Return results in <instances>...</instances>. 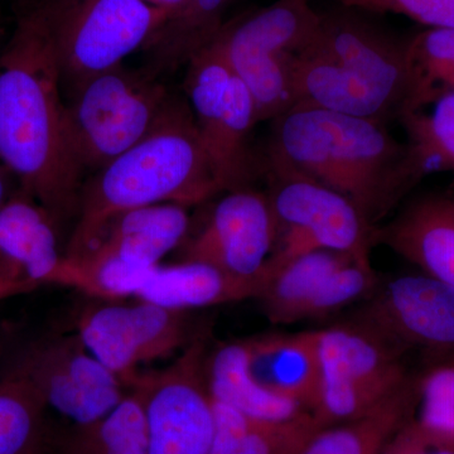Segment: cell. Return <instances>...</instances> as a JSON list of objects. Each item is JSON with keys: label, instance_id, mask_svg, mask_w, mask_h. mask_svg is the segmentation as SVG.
<instances>
[{"label": "cell", "instance_id": "14", "mask_svg": "<svg viewBox=\"0 0 454 454\" xmlns=\"http://www.w3.org/2000/svg\"><path fill=\"white\" fill-rule=\"evenodd\" d=\"M277 239L278 223L267 192L245 187L227 191L202 226L190 231L176 253L177 262H203L230 276L262 280L267 286L265 267Z\"/></svg>", "mask_w": 454, "mask_h": 454}, {"label": "cell", "instance_id": "27", "mask_svg": "<svg viewBox=\"0 0 454 454\" xmlns=\"http://www.w3.org/2000/svg\"><path fill=\"white\" fill-rule=\"evenodd\" d=\"M406 80L400 116L454 94V28H428L406 42Z\"/></svg>", "mask_w": 454, "mask_h": 454}, {"label": "cell", "instance_id": "12", "mask_svg": "<svg viewBox=\"0 0 454 454\" xmlns=\"http://www.w3.org/2000/svg\"><path fill=\"white\" fill-rule=\"evenodd\" d=\"M7 372L28 382L47 409L70 424L97 422L112 413L129 394L77 334L33 340L12 361Z\"/></svg>", "mask_w": 454, "mask_h": 454}, {"label": "cell", "instance_id": "6", "mask_svg": "<svg viewBox=\"0 0 454 454\" xmlns=\"http://www.w3.org/2000/svg\"><path fill=\"white\" fill-rule=\"evenodd\" d=\"M321 20L310 0H277L269 7L225 22L215 43L255 101L259 122L279 118L294 106L293 59Z\"/></svg>", "mask_w": 454, "mask_h": 454}, {"label": "cell", "instance_id": "25", "mask_svg": "<svg viewBox=\"0 0 454 454\" xmlns=\"http://www.w3.org/2000/svg\"><path fill=\"white\" fill-rule=\"evenodd\" d=\"M47 454H146L145 409L138 394H129L97 422L51 430Z\"/></svg>", "mask_w": 454, "mask_h": 454}, {"label": "cell", "instance_id": "29", "mask_svg": "<svg viewBox=\"0 0 454 454\" xmlns=\"http://www.w3.org/2000/svg\"><path fill=\"white\" fill-rule=\"evenodd\" d=\"M399 121L424 175L454 170V94L444 95L418 112L404 114Z\"/></svg>", "mask_w": 454, "mask_h": 454}, {"label": "cell", "instance_id": "2", "mask_svg": "<svg viewBox=\"0 0 454 454\" xmlns=\"http://www.w3.org/2000/svg\"><path fill=\"white\" fill-rule=\"evenodd\" d=\"M267 154L345 196L372 227L426 176L385 122L315 106L274 119Z\"/></svg>", "mask_w": 454, "mask_h": 454}, {"label": "cell", "instance_id": "23", "mask_svg": "<svg viewBox=\"0 0 454 454\" xmlns=\"http://www.w3.org/2000/svg\"><path fill=\"white\" fill-rule=\"evenodd\" d=\"M417 381L372 413L317 430L298 454H380L390 439L413 418Z\"/></svg>", "mask_w": 454, "mask_h": 454}, {"label": "cell", "instance_id": "24", "mask_svg": "<svg viewBox=\"0 0 454 454\" xmlns=\"http://www.w3.org/2000/svg\"><path fill=\"white\" fill-rule=\"evenodd\" d=\"M232 0H188L168 18L145 46V67L163 77L190 62L207 47L225 25L223 16Z\"/></svg>", "mask_w": 454, "mask_h": 454}, {"label": "cell", "instance_id": "32", "mask_svg": "<svg viewBox=\"0 0 454 454\" xmlns=\"http://www.w3.org/2000/svg\"><path fill=\"white\" fill-rule=\"evenodd\" d=\"M380 454H454V448L443 446L427 437L411 418L390 439Z\"/></svg>", "mask_w": 454, "mask_h": 454}, {"label": "cell", "instance_id": "4", "mask_svg": "<svg viewBox=\"0 0 454 454\" xmlns=\"http://www.w3.org/2000/svg\"><path fill=\"white\" fill-rule=\"evenodd\" d=\"M406 42L357 9L321 14L315 35L293 59L294 106L381 122L399 119L408 88Z\"/></svg>", "mask_w": 454, "mask_h": 454}, {"label": "cell", "instance_id": "31", "mask_svg": "<svg viewBox=\"0 0 454 454\" xmlns=\"http://www.w3.org/2000/svg\"><path fill=\"white\" fill-rule=\"evenodd\" d=\"M340 5L372 13L402 14L428 28H454V0H339Z\"/></svg>", "mask_w": 454, "mask_h": 454}, {"label": "cell", "instance_id": "7", "mask_svg": "<svg viewBox=\"0 0 454 454\" xmlns=\"http://www.w3.org/2000/svg\"><path fill=\"white\" fill-rule=\"evenodd\" d=\"M49 22L62 92L124 64L168 20L142 0H41Z\"/></svg>", "mask_w": 454, "mask_h": 454}, {"label": "cell", "instance_id": "30", "mask_svg": "<svg viewBox=\"0 0 454 454\" xmlns=\"http://www.w3.org/2000/svg\"><path fill=\"white\" fill-rule=\"evenodd\" d=\"M413 422L427 437L454 448V360L418 379Z\"/></svg>", "mask_w": 454, "mask_h": 454}, {"label": "cell", "instance_id": "28", "mask_svg": "<svg viewBox=\"0 0 454 454\" xmlns=\"http://www.w3.org/2000/svg\"><path fill=\"white\" fill-rule=\"evenodd\" d=\"M47 411L28 382L5 372L0 380V454H46Z\"/></svg>", "mask_w": 454, "mask_h": 454}, {"label": "cell", "instance_id": "20", "mask_svg": "<svg viewBox=\"0 0 454 454\" xmlns=\"http://www.w3.org/2000/svg\"><path fill=\"white\" fill-rule=\"evenodd\" d=\"M264 286L262 280L230 276L203 262H176L152 269L136 300L190 312L259 298Z\"/></svg>", "mask_w": 454, "mask_h": 454}, {"label": "cell", "instance_id": "21", "mask_svg": "<svg viewBox=\"0 0 454 454\" xmlns=\"http://www.w3.org/2000/svg\"><path fill=\"white\" fill-rule=\"evenodd\" d=\"M206 381L214 402L231 406L249 417L291 420L312 414L303 406L264 389L249 366L247 340L223 343L206 358Z\"/></svg>", "mask_w": 454, "mask_h": 454}, {"label": "cell", "instance_id": "9", "mask_svg": "<svg viewBox=\"0 0 454 454\" xmlns=\"http://www.w3.org/2000/svg\"><path fill=\"white\" fill-rule=\"evenodd\" d=\"M184 94L221 191L252 187L258 172L252 146L255 101L215 42L186 65Z\"/></svg>", "mask_w": 454, "mask_h": 454}, {"label": "cell", "instance_id": "5", "mask_svg": "<svg viewBox=\"0 0 454 454\" xmlns=\"http://www.w3.org/2000/svg\"><path fill=\"white\" fill-rule=\"evenodd\" d=\"M175 95L148 68L124 64L90 77L66 101L68 139L83 177L137 145L162 118Z\"/></svg>", "mask_w": 454, "mask_h": 454}, {"label": "cell", "instance_id": "16", "mask_svg": "<svg viewBox=\"0 0 454 454\" xmlns=\"http://www.w3.org/2000/svg\"><path fill=\"white\" fill-rule=\"evenodd\" d=\"M62 227L20 191L0 208V303L43 286H68L71 262Z\"/></svg>", "mask_w": 454, "mask_h": 454}, {"label": "cell", "instance_id": "17", "mask_svg": "<svg viewBox=\"0 0 454 454\" xmlns=\"http://www.w3.org/2000/svg\"><path fill=\"white\" fill-rule=\"evenodd\" d=\"M188 210L178 203H158L119 215L85 255L118 260L139 269L157 267L168 254L177 252L190 234Z\"/></svg>", "mask_w": 454, "mask_h": 454}, {"label": "cell", "instance_id": "36", "mask_svg": "<svg viewBox=\"0 0 454 454\" xmlns=\"http://www.w3.org/2000/svg\"><path fill=\"white\" fill-rule=\"evenodd\" d=\"M452 203H453V210H454V200H452Z\"/></svg>", "mask_w": 454, "mask_h": 454}, {"label": "cell", "instance_id": "33", "mask_svg": "<svg viewBox=\"0 0 454 454\" xmlns=\"http://www.w3.org/2000/svg\"><path fill=\"white\" fill-rule=\"evenodd\" d=\"M17 190L16 179L0 164V208L5 205V202L13 196Z\"/></svg>", "mask_w": 454, "mask_h": 454}, {"label": "cell", "instance_id": "1", "mask_svg": "<svg viewBox=\"0 0 454 454\" xmlns=\"http://www.w3.org/2000/svg\"><path fill=\"white\" fill-rule=\"evenodd\" d=\"M0 164L64 227L85 177L74 160L61 76L42 2L18 18L0 53Z\"/></svg>", "mask_w": 454, "mask_h": 454}, {"label": "cell", "instance_id": "11", "mask_svg": "<svg viewBox=\"0 0 454 454\" xmlns=\"http://www.w3.org/2000/svg\"><path fill=\"white\" fill-rule=\"evenodd\" d=\"M207 355L199 336L169 366L137 372L127 381L145 409L146 454H210L215 418L206 381Z\"/></svg>", "mask_w": 454, "mask_h": 454}, {"label": "cell", "instance_id": "8", "mask_svg": "<svg viewBox=\"0 0 454 454\" xmlns=\"http://www.w3.org/2000/svg\"><path fill=\"white\" fill-rule=\"evenodd\" d=\"M317 333L322 378L313 417L322 427L372 413L414 380L404 352L356 318Z\"/></svg>", "mask_w": 454, "mask_h": 454}, {"label": "cell", "instance_id": "35", "mask_svg": "<svg viewBox=\"0 0 454 454\" xmlns=\"http://www.w3.org/2000/svg\"><path fill=\"white\" fill-rule=\"evenodd\" d=\"M9 345V333L4 327L0 325V364L4 360L5 355H7V349Z\"/></svg>", "mask_w": 454, "mask_h": 454}, {"label": "cell", "instance_id": "3", "mask_svg": "<svg viewBox=\"0 0 454 454\" xmlns=\"http://www.w3.org/2000/svg\"><path fill=\"white\" fill-rule=\"evenodd\" d=\"M220 192L186 98L175 95L148 136L83 181L66 256L82 258L125 212L158 203L192 207Z\"/></svg>", "mask_w": 454, "mask_h": 454}, {"label": "cell", "instance_id": "19", "mask_svg": "<svg viewBox=\"0 0 454 454\" xmlns=\"http://www.w3.org/2000/svg\"><path fill=\"white\" fill-rule=\"evenodd\" d=\"M247 345L255 380L313 414L322 378L317 331L264 334L247 340Z\"/></svg>", "mask_w": 454, "mask_h": 454}, {"label": "cell", "instance_id": "18", "mask_svg": "<svg viewBox=\"0 0 454 454\" xmlns=\"http://www.w3.org/2000/svg\"><path fill=\"white\" fill-rule=\"evenodd\" d=\"M373 241L454 288L452 200L430 197L413 203L387 225L376 227Z\"/></svg>", "mask_w": 454, "mask_h": 454}, {"label": "cell", "instance_id": "34", "mask_svg": "<svg viewBox=\"0 0 454 454\" xmlns=\"http://www.w3.org/2000/svg\"><path fill=\"white\" fill-rule=\"evenodd\" d=\"M142 2L151 5V7L162 9L169 14L168 18H170L181 12L188 0H142Z\"/></svg>", "mask_w": 454, "mask_h": 454}, {"label": "cell", "instance_id": "13", "mask_svg": "<svg viewBox=\"0 0 454 454\" xmlns=\"http://www.w3.org/2000/svg\"><path fill=\"white\" fill-rule=\"evenodd\" d=\"M187 313L140 300L104 301L85 307L74 325L90 354L127 385L140 364L184 351L199 337L192 336Z\"/></svg>", "mask_w": 454, "mask_h": 454}, {"label": "cell", "instance_id": "10", "mask_svg": "<svg viewBox=\"0 0 454 454\" xmlns=\"http://www.w3.org/2000/svg\"><path fill=\"white\" fill-rule=\"evenodd\" d=\"M264 172L278 241L289 253L327 249L370 262L376 227L354 203L271 155L265 157Z\"/></svg>", "mask_w": 454, "mask_h": 454}, {"label": "cell", "instance_id": "15", "mask_svg": "<svg viewBox=\"0 0 454 454\" xmlns=\"http://www.w3.org/2000/svg\"><path fill=\"white\" fill-rule=\"evenodd\" d=\"M356 316L402 349L419 348L454 360V288L437 278L403 276L376 284Z\"/></svg>", "mask_w": 454, "mask_h": 454}, {"label": "cell", "instance_id": "26", "mask_svg": "<svg viewBox=\"0 0 454 454\" xmlns=\"http://www.w3.org/2000/svg\"><path fill=\"white\" fill-rule=\"evenodd\" d=\"M351 260L356 259L348 254L317 249L286 262L271 276L258 298L265 315L273 324L301 321L310 301L328 278Z\"/></svg>", "mask_w": 454, "mask_h": 454}, {"label": "cell", "instance_id": "22", "mask_svg": "<svg viewBox=\"0 0 454 454\" xmlns=\"http://www.w3.org/2000/svg\"><path fill=\"white\" fill-rule=\"evenodd\" d=\"M215 429L210 454H298L322 428L313 414L297 419L267 420L214 402Z\"/></svg>", "mask_w": 454, "mask_h": 454}]
</instances>
